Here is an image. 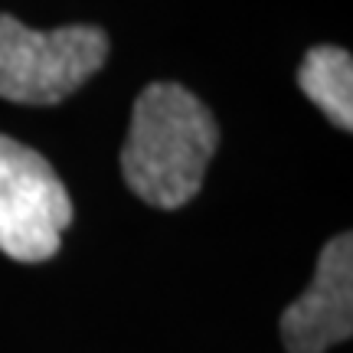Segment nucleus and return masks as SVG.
Returning <instances> with one entry per match:
<instances>
[{
	"mask_svg": "<svg viewBox=\"0 0 353 353\" xmlns=\"http://www.w3.org/2000/svg\"><path fill=\"white\" fill-rule=\"evenodd\" d=\"M219 131L210 108L174 82H154L138 95L121 170L125 183L144 203L176 210L203 187Z\"/></svg>",
	"mask_w": 353,
	"mask_h": 353,
	"instance_id": "nucleus-1",
	"label": "nucleus"
},
{
	"mask_svg": "<svg viewBox=\"0 0 353 353\" xmlns=\"http://www.w3.org/2000/svg\"><path fill=\"white\" fill-rule=\"evenodd\" d=\"M298 85L341 131L353 128V59L341 46H314L307 50Z\"/></svg>",
	"mask_w": 353,
	"mask_h": 353,
	"instance_id": "nucleus-5",
	"label": "nucleus"
},
{
	"mask_svg": "<svg viewBox=\"0 0 353 353\" xmlns=\"http://www.w3.org/2000/svg\"><path fill=\"white\" fill-rule=\"evenodd\" d=\"M72 223V200L50 161L0 134V252L17 262H46Z\"/></svg>",
	"mask_w": 353,
	"mask_h": 353,
	"instance_id": "nucleus-3",
	"label": "nucleus"
},
{
	"mask_svg": "<svg viewBox=\"0 0 353 353\" xmlns=\"http://www.w3.org/2000/svg\"><path fill=\"white\" fill-rule=\"evenodd\" d=\"M353 334V239L343 232L321 252L314 281L281 314L288 353H324Z\"/></svg>",
	"mask_w": 353,
	"mask_h": 353,
	"instance_id": "nucleus-4",
	"label": "nucleus"
},
{
	"mask_svg": "<svg viewBox=\"0 0 353 353\" xmlns=\"http://www.w3.org/2000/svg\"><path fill=\"white\" fill-rule=\"evenodd\" d=\"M108 37L99 26L30 30L0 13V99L20 105H56L99 72Z\"/></svg>",
	"mask_w": 353,
	"mask_h": 353,
	"instance_id": "nucleus-2",
	"label": "nucleus"
}]
</instances>
